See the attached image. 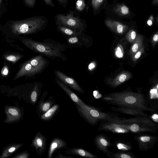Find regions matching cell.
Here are the masks:
<instances>
[{
	"label": "cell",
	"instance_id": "obj_1",
	"mask_svg": "<svg viewBox=\"0 0 158 158\" xmlns=\"http://www.w3.org/2000/svg\"><path fill=\"white\" fill-rule=\"evenodd\" d=\"M20 40L25 46L36 53L52 59L59 58L63 61L67 59L63 52L68 46L64 44L49 39L41 42L27 38H22Z\"/></svg>",
	"mask_w": 158,
	"mask_h": 158
},
{
	"label": "cell",
	"instance_id": "obj_2",
	"mask_svg": "<svg viewBox=\"0 0 158 158\" xmlns=\"http://www.w3.org/2000/svg\"><path fill=\"white\" fill-rule=\"evenodd\" d=\"M103 100L117 106L133 109L140 111H153L147 105L146 100L140 95L129 94L112 95L104 97Z\"/></svg>",
	"mask_w": 158,
	"mask_h": 158
},
{
	"label": "cell",
	"instance_id": "obj_3",
	"mask_svg": "<svg viewBox=\"0 0 158 158\" xmlns=\"http://www.w3.org/2000/svg\"><path fill=\"white\" fill-rule=\"evenodd\" d=\"M48 23L47 19L42 15H37L12 23L11 28L15 35L31 34L45 29Z\"/></svg>",
	"mask_w": 158,
	"mask_h": 158
},
{
	"label": "cell",
	"instance_id": "obj_4",
	"mask_svg": "<svg viewBox=\"0 0 158 158\" xmlns=\"http://www.w3.org/2000/svg\"><path fill=\"white\" fill-rule=\"evenodd\" d=\"M75 104L77 111L81 116L92 125H95L102 120H113L118 116L116 114L106 112L86 104L81 106Z\"/></svg>",
	"mask_w": 158,
	"mask_h": 158
},
{
	"label": "cell",
	"instance_id": "obj_5",
	"mask_svg": "<svg viewBox=\"0 0 158 158\" xmlns=\"http://www.w3.org/2000/svg\"><path fill=\"white\" fill-rule=\"evenodd\" d=\"M116 122L122 124L130 132L135 133L152 132V127L155 124L147 117H135L130 118H121L118 117L114 119Z\"/></svg>",
	"mask_w": 158,
	"mask_h": 158
},
{
	"label": "cell",
	"instance_id": "obj_6",
	"mask_svg": "<svg viewBox=\"0 0 158 158\" xmlns=\"http://www.w3.org/2000/svg\"><path fill=\"white\" fill-rule=\"evenodd\" d=\"M49 63L48 60L42 55H37L22 64L14 80L24 76H33L39 74L46 68Z\"/></svg>",
	"mask_w": 158,
	"mask_h": 158
},
{
	"label": "cell",
	"instance_id": "obj_7",
	"mask_svg": "<svg viewBox=\"0 0 158 158\" xmlns=\"http://www.w3.org/2000/svg\"><path fill=\"white\" fill-rule=\"evenodd\" d=\"M56 25L64 26L78 31L83 32L86 23L78 15H74V11L69 10L66 15L58 14L54 16Z\"/></svg>",
	"mask_w": 158,
	"mask_h": 158
},
{
	"label": "cell",
	"instance_id": "obj_8",
	"mask_svg": "<svg viewBox=\"0 0 158 158\" xmlns=\"http://www.w3.org/2000/svg\"><path fill=\"white\" fill-rule=\"evenodd\" d=\"M114 119L101 121L98 130L108 131L115 134H124L130 132L128 129Z\"/></svg>",
	"mask_w": 158,
	"mask_h": 158
},
{
	"label": "cell",
	"instance_id": "obj_9",
	"mask_svg": "<svg viewBox=\"0 0 158 158\" xmlns=\"http://www.w3.org/2000/svg\"><path fill=\"white\" fill-rule=\"evenodd\" d=\"M137 142L139 148L146 151L152 148L158 140V137L147 134L139 135L135 138Z\"/></svg>",
	"mask_w": 158,
	"mask_h": 158
},
{
	"label": "cell",
	"instance_id": "obj_10",
	"mask_svg": "<svg viewBox=\"0 0 158 158\" xmlns=\"http://www.w3.org/2000/svg\"><path fill=\"white\" fill-rule=\"evenodd\" d=\"M54 73L55 76L64 84L76 91L81 93H84L83 89L74 79L66 76L59 70H55Z\"/></svg>",
	"mask_w": 158,
	"mask_h": 158
},
{
	"label": "cell",
	"instance_id": "obj_11",
	"mask_svg": "<svg viewBox=\"0 0 158 158\" xmlns=\"http://www.w3.org/2000/svg\"><path fill=\"white\" fill-rule=\"evenodd\" d=\"M94 142L97 148L106 154L109 151L108 148L112 145L110 139L103 134L96 136Z\"/></svg>",
	"mask_w": 158,
	"mask_h": 158
},
{
	"label": "cell",
	"instance_id": "obj_12",
	"mask_svg": "<svg viewBox=\"0 0 158 158\" xmlns=\"http://www.w3.org/2000/svg\"><path fill=\"white\" fill-rule=\"evenodd\" d=\"M32 144L35 148L37 154L40 156H41L46 149V139L40 132H39L34 138Z\"/></svg>",
	"mask_w": 158,
	"mask_h": 158
},
{
	"label": "cell",
	"instance_id": "obj_13",
	"mask_svg": "<svg viewBox=\"0 0 158 158\" xmlns=\"http://www.w3.org/2000/svg\"><path fill=\"white\" fill-rule=\"evenodd\" d=\"M48 94V92L47 91L44 92L37 106V111L40 113V114H43L45 112L52 106L55 102L53 97L51 96L48 99L44 101V99Z\"/></svg>",
	"mask_w": 158,
	"mask_h": 158
},
{
	"label": "cell",
	"instance_id": "obj_14",
	"mask_svg": "<svg viewBox=\"0 0 158 158\" xmlns=\"http://www.w3.org/2000/svg\"><path fill=\"white\" fill-rule=\"evenodd\" d=\"M67 145V143L62 139L58 138H54L50 143L48 152V157L51 158L56 150L64 148Z\"/></svg>",
	"mask_w": 158,
	"mask_h": 158
},
{
	"label": "cell",
	"instance_id": "obj_15",
	"mask_svg": "<svg viewBox=\"0 0 158 158\" xmlns=\"http://www.w3.org/2000/svg\"><path fill=\"white\" fill-rule=\"evenodd\" d=\"M55 81L59 86L64 91L71 99L80 106L84 105V103L73 91L71 90L66 85L60 81L58 79H55Z\"/></svg>",
	"mask_w": 158,
	"mask_h": 158
},
{
	"label": "cell",
	"instance_id": "obj_16",
	"mask_svg": "<svg viewBox=\"0 0 158 158\" xmlns=\"http://www.w3.org/2000/svg\"><path fill=\"white\" fill-rule=\"evenodd\" d=\"M111 110L114 111L119 112L124 114L135 116V117H148V115L142 111L133 109L118 106H112Z\"/></svg>",
	"mask_w": 158,
	"mask_h": 158
},
{
	"label": "cell",
	"instance_id": "obj_17",
	"mask_svg": "<svg viewBox=\"0 0 158 158\" xmlns=\"http://www.w3.org/2000/svg\"><path fill=\"white\" fill-rule=\"evenodd\" d=\"M65 152L68 154L75 155L87 158H97L95 155L92 154L85 150L79 148H71L67 150Z\"/></svg>",
	"mask_w": 158,
	"mask_h": 158
},
{
	"label": "cell",
	"instance_id": "obj_18",
	"mask_svg": "<svg viewBox=\"0 0 158 158\" xmlns=\"http://www.w3.org/2000/svg\"><path fill=\"white\" fill-rule=\"evenodd\" d=\"M56 29L58 31L68 37L77 36L82 32L78 31L70 28L60 25H57Z\"/></svg>",
	"mask_w": 158,
	"mask_h": 158
},
{
	"label": "cell",
	"instance_id": "obj_19",
	"mask_svg": "<svg viewBox=\"0 0 158 158\" xmlns=\"http://www.w3.org/2000/svg\"><path fill=\"white\" fill-rule=\"evenodd\" d=\"M59 106L58 104L52 106L47 111L42 114L40 118L43 120L47 121L50 119L59 109Z\"/></svg>",
	"mask_w": 158,
	"mask_h": 158
},
{
	"label": "cell",
	"instance_id": "obj_20",
	"mask_svg": "<svg viewBox=\"0 0 158 158\" xmlns=\"http://www.w3.org/2000/svg\"><path fill=\"white\" fill-rule=\"evenodd\" d=\"M107 156L110 157L116 158H134L135 157L132 153L129 152H112L109 150L106 153Z\"/></svg>",
	"mask_w": 158,
	"mask_h": 158
},
{
	"label": "cell",
	"instance_id": "obj_21",
	"mask_svg": "<svg viewBox=\"0 0 158 158\" xmlns=\"http://www.w3.org/2000/svg\"><path fill=\"white\" fill-rule=\"evenodd\" d=\"M116 148L122 151H128L132 149L130 143L122 141H117L115 143Z\"/></svg>",
	"mask_w": 158,
	"mask_h": 158
},
{
	"label": "cell",
	"instance_id": "obj_22",
	"mask_svg": "<svg viewBox=\"0 0 158 158\" xmlns=\"http://www.w3.org/2000/svg\"><path fill=\"white\" fill-rule=\"evenodd\" d=\"M7 113L8 117V118L11 121L13 119H17L19 117L20 113L17 109L15 108L11 107L8 109Z\"/></svg>",
	"mask_w": 158,
	"mask_h": 158
},
{
	"label": "cell",
	"instance_id": "obj_23",
	"mask_svg": "<svg viewBox=\"0 0 158 158\" xmlns=\"http://www.w3.org/2000/svg\"><path fill=\"white\" fill-rule=\"evenodd\" d=\"M85 0H77L75 4V11L79 14L82 12L85 7Z\"/></svg>",
	"mask_w": 158,
	"mask_h": 158
},
{
	"label": "cell",
	"instance_id": "obj_24",
	"mask_svg": "<svg viewBox=\"0 0 158 158\" xmlns=\"http://www.w3.org/2000/svg\"><path fill=\"white\" fill-rule=\"evenodd\" d=\"M20 146V145H17L10 146L8 148L4 151L1 157L5 158L8 157L19 148Z\"/></svg>",
	"mask_w": 158,
	"mask_h": 158
},
{
	"label": "cell",
	"instance_id": "obj_25",
	"mask_svg": "<svg viewBox=\"0 0 158 158\" xmlns=\"http://www.w3.org/2000/svg\"><path fill=\"white\" fill-rule=\"evenodd\" d=\"M20 58V56L10 55L6 56V59L9 61L15 63L19 60Z\"/></svg>",
	"mask_w": 158,
	"mask_h": 158
},
{
	"label": "cell",
	"instance_id": "obj_26",
	"mask_svg": "<svg viewBox=\"0 0 158 158\" xmlns=\"http://www.w3.org/2000/svg\"><path fill=\"white\" fill-rule=\"evenodd\" d=\"M36 0H24L27 5L30 7H33L35 5Z\"/></svg>",
	"mask_w": 158,
	"mask_h": 158
},
{
	"label": "cell",
	"instance_id": "obj_27",
	"mask_svg": "<svg viewBox=\"0 0 158 158\" xmlns=\"http://www.w3.org/2000/svg\"><path fill=\"white\" fill-rule=\"evenodd\" d=\"M59 3L63 7L65 8L67 6L69 0H57Z\"/></svg>",
	"mask_w": 158,
	"mask_h": 158
},
{
	"label": "cell",
	"instance_id": "obj_28",
	"mask_svg": "<svg viewBox=\"0 0 158 158\" xmlns=\"http://www.w3.org/2000/svg\"><path fill=\"white\" fill-rule=\"evenodd\" d=\"M121 13L123 15H127L129 12V9L126 6H123L121 8Z\"/></svg>",
	"mask_w": 158,
	"mask_h": 158
},
{
	"label": "cell",
	"instance_id": "obj_29",
	"mask_svg": "<svg viewBox=\"0 0 158 158\" xmlns=\"http://www.w3.org/2000/svg\"><path fill=\"white\" fill-rule=\"evenodd\" d=\"M47 6H50L52 8L54 7V4L52 0H42Z\"/></svg>",
	"mask_w": 158,
	"mask_h": 158
},
{
	"label": "cell",
	"instance_id": "obj_30",
	"mask_svg": "<svg viewBox=\"0 0 158 158\" xmlns=\"http://www.w3.org/2000/svg\"><path fill=\"white\" fill-rule=\"evenodd\" d=\"M116 55L118 58H121L123 56V54L119 47L117 48V50L116 52Z\"/></svg>",
	"mask_w": 158,
	"mask_h": 158
},
{
	"label": "cell",
	"instance_id": "obj_31",
	"mask_svg": "<svg viewBox=\"0 0 158 158\" xmlns=\"http://www.w3.org/2000/svg\"><path fill=\"white\" fill-rule=\"evenodd\" d=\"M57 158H73V157L68 156H65L62 154L58 153L57 156H55Z\"/></svg>",
	"mask_w": 158,
	"mask_h": 158
},
{
	"label": "cell",
	"instance_id": "obj_32",
	"mask_svg": "<svg viewBox=\"0 0 158 158\" xmlns=\"http://www.w3.org/2000/svg\"><path fill=\"white\" fill-rule=\"evenodd\" d=\"M28 157V154L27 153H25L19 155L16 157V158H27Z\"/></svg>",
	"mask_w": 158,
	"mask_h": 158
},
{
	"label": "cell",
	"instance_id": "obj_33",
	"mask_svg": "<svg viewBox=\"0 0 158 158\" xmlns=\"http://www.w3.org/2000/svg\"><path fill=\"white\" fill-rule=\"evenodd\" d=\"M123 27L121 24H118L117 26L118 32L119 33H121L123 31Z\"/></svg>",
	"mask_w": 158,
	"mask_h": 158
},
{
	"label": "cell",
	"instance_id": "obj_34",
	"mask_svg": "<svg viewBox=\"0 0 158 158\" xmlns=\"http://www.w3.org/2000/svg\"><path fill=\"white\" fill-rule=\"evenodd\" d=\"M126 79V76L124 74H122L119 78V81L121 82H123Z\"/></svg>",
	"mask_w": 158,
	"mask_h": 158
},
{
	"label": "cell",
	"instance_id": "obj_35",
	"mask_svg": "<svg viewBox=\"0 0 158 158\" xmlns=\"http://www.w3.org/2000/svg\"><path fill=\"white\" fill-rule=\"evenodd\" d=\"M138 44H135L132 47V50L134 52H135L137 50L138 48Z\"/></svg>",
	"mask_w": 158,
	"mask_h": 158
},
{
	"label": "cell",
	"instance_id": "obj_36",
	"mask_svg": "<svg viewBox=\"0 0 158 158\" xmlns=\"http://www.w3.org/2000/svg\"><path fill=\"white\" fill-rule=\"evenodd\" d=\"M8 69L6 68L5 67L3 68V71L2 70V73L3 75H6L8 74Z\"/></svg>",
	"mask_w": 158,
	"mask_h": 158
},
{
	"label": "cell",
	"instance_id": "obj_37",
	"mask_svg": "<svg viewBox=\"0 0 158 158\" xmlns=\"http://www.w3.org/2000/svg\"><path fill=\"white\" fill-rule=\"evenodd\" d=\"M136 33L134 31H133L131 33V38L132 39L134 40L136 37Z\"/></svg>",
	"mask_w": 158,
	"mask_h": 158
},
{
	"label": "cell",
	"instance_id": "obj_38",
	"mask_svg": "<svg viewBox=\"0 0 158 158\" xmlns=\"http://www.w3.org/2000/svg\"><path fill=\"white\" fill-rule=\"evenodd\" d=\"M95 67V65L94 64L91 63L89 65V69L90 70H91L92 69Z\"/></svg>",
	"mask_w": 158,
	"mask_h": 158
},
{
	"label": "cell",
	"instance_id": "obj_39",
	"mask_svg": "<svg viewBox=\"0 0 158 158\" xmlns=\"http://www.w3.org/2000/svg\"><path fill=\"white\" fill-rule=\"evenodd\" d=\"M141 55V53L140 52H138L135 55V58L136 59L139 58Z\"/></svg>",
	"mask_w": 158,
	"mask_h": 158
},
{
	"label": "cell",
	"instance_id": "obj_40",
	"mask_svg": "<svg viewBox=\"0 0 158 158\" xmlns=\"http://www.w3.org/2000/svg\"><path fill=\"white\" fill-rule=\"evenodd\" d=\"M153 40L155 41H157L158 40V35L156 34L154 35L153 38Z\"/></svg>",
	"mask_w": 158,
	"mask_h": 158
},
{
	"label": "cell",
	"instance_id": "obj_41",
	"mask_svg": "<svg viewBox=\"0 0 158 158\" xmlns=\"http://www.w3.org/2000/svg\"><path fill=\"white\" fill-rule=\"evenodd\" d=\"M147 23L149 26H151L152 25V21L150 20L148 21Z\"/></svg>",
	"mask_w": 158,
	"mask_h": 158
},
{
	"label": "cell",
	"instance_id": "obj_42",
	"mask_svg": "<svg viewBox=\"0 0 158 158\" xmlns=\"http://www.w3.org/2000/svg\"><path fill=\"white\" fill-rule=\"evenodd\" d=\"M156 114H155L153 116H152V118L153 119H158V115H156Z\"/></svg>",
	"mask_w": 158,
	"mask_h": 158
},
{
	"label": "cell",
	"instance_id": "obj_43",
	"mask_svg": "<svg viewBox=\"0 0 158 158\" xmlns=\"http://www.w3.org/2000/svg\"><path fill=\"white\" fill-rule=\"evenodd\" d=\"M156 91H157L156 90V89H154L152 90L151 92L152 93H154L156 92Z\"/></svg>",
	"mask_w": 158,
	"mask_h": 158
},
{
	"label": "cell",
	"instance_id": "obj_44",
	"mask_svg": "<svg viewBox=\"0 0 158 158\" xmlns=\"http://www.w3.org/2000/svg\"><path fill=\"white\" fill-rule=\"evenodd\" d=\"M1 0H0V2H1Z\"/></svg>",
	"mask_w": 158,
	"mask_h": 158
}]
</instances>
